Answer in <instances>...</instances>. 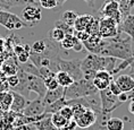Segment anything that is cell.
I'll use <instances>...</instances> for the list:
<instances>
[{
  "label": "cell",
  "mask_w": 134,
  "mask_h": 130,
  "mask_svg": "<svg viewBox=\"0 0 134 130\" xmlns=\"http://www.w3.org/2000/svg\"><path fill=\"white\" fill-rule=\"evenodd\" d=\"M117 59L111 57H103L99 54L88 53L83 60H81V70L83 78L86 81H93L97 71L107 70L113 75L117 66Z\"/></svg>",
  "instance_id": "cell-1"
},
{
  "label": "cell",
  "mask_w": 134,
  "mask_h": 130,
  "mask_svg": "<svg viewBox=\"0 0 134 130\" xmlns=\"http://www.w3.org/2000/svg\"><path fill=\"white\" fill-rule=\"evenodd\" d=\"M122 33L113 39H106V45L100 55L111 57L119 60H127L134 54L133 41L130 36L122 38Z\"/></svg>",
  "instance_id": "cell-2"
},
{
  "label": "cell",
  "mask_w": 134,
  "mask_h": 130,
  "mask_svg": "<svg viewBox=\"0 0 134 130\" xmlns=\"http://www.w3.org/2000/svg\"><path fill=\"white\" fill-rule=\"evenodd\" d=\"M97 93H99V91L93 85L92 81H86L82 78L80 81H75L71 86L64 88V97L68 101V100L85 97V96L93 95Z\"/></svg>",
  "instance_id": "cell-3"
},
{
  "label": "cell",
  "mask_w": 134,
  "mask_h": 130,
  "mask_svg": "<svg viewBox=\"0 0 134 130\" xmlns=\"http://www.w3.org/2000/svg\"><path fill=\"white\" fill-rule=\"evenodd\" d=\"M59 70L66 71L74 78V81H80L83 78L81 70V60L73 59V60H64L60 57H56L53 62V71L57 72Z\"/></svg>",
  "instance_id": "cell-4"
},
{
  "label": "cell",
  "mask_w": 134,
  "mask_h": 130,
  "mask_svg": "<svg viewBox=\"0 0 134 130\" xmlns=\"http://www.w3.org/2000/svg\"><path fill=\"white\" fill-rule=\"evenodd\" d=\"M119 25L110 17L99 18V35L102 39H113L119 34Z\"/></svg>",
  "instance_id": "cell-5"
},
{
  "label": "cell",
  "mask_w": 134,
  "mask_h": 130,
  "mask_svg": "<svg viewBox=\"0 0 134 130\" xmlns=\"http://www.w3.org/2000/svg\"><path fill=\"white\" fill-rule=\"evenodd\" d=\"M99 14L100 17H110L115 19L118 25H120V23L124 19L122 13L119 10L118 2L116 0H105V2L99 9Z\"/></svg>",
  "instance_id": "cell-6"
},
{
  "label": "cell",
  "mask_w": 134,
  "mask_h": 130,
  "mask_svg": "<svg viewBox=\"0 0 134 130\" xmlns=\"http://www.w3.org/2000/svg\"><path fill=\"white\" fill-rule=\"evenodd\" d=\"M0 25H2L7 29H10V31L21 29L27 26V24L21 17L7 10H0Z\"/></svg>",
  "instance_id": "cell-7"
},
{
  "label": "cell",
  "mask_w": 134,
  "mask_h": 130,
  "mask_svg": "<svg viewBox=\"0 0 134 130\" xmlns=\"http://www.w3.org/2000/svg\"><path fill=\"white\" fill-rule=\"evenodd\" d=\"M99 96H100V101H101L102 111L111 113L114 110H116L123 104L118 100V97L110 92V89L108 87L106 89H102V91H99Z\"/></svg>",
  "instance_id": "cell-8"
},
{
  "label": "cell",
  "mask_w": 134,
  "mask_h": 130,
  "mask_svg": "<svg viewBox=\"0 0 134 130\" xmlns=\"http://www.w3.org/2000/svg\"><path fill=\"white\" fill-rule=\"evenodd\" d=\"M21 17L27 24V26H33L42 18L41 7L36 5H26L21 13Z\"/></svg>",
  "instance_id": "cell-9"
},
{
  "label": "cell",
  "mask_w": 134,
  "mask_h": 130,
  "mask_svg": "<svg viewBox=\"0 0 134 130\" xmlns=\"http://www.w3.org/2000/svg\"><path fill=\"white\" fill-rule=\"evenodd\" d=\"M27 88L30 92H34L40 98H43V96L47 92L44 83H43V78L31 74H27Z\"/></svg>",
  "instance_id": "cell-10"
},
{
  "label": "cell",
  "mask_w": 134,
  "mask_h": 130,
  "mask_svg": "<svg viewBox=\"0 0 134 130\" xmlns=\"http://www.w3.org/2000/svg\"><path fill=\"white\" fill-rule=\"evenodd\" d=\"M44 109H46V105L43 104V101L42 98H35L33 101H30L27 102L25 109L23 110L22 112V115L24 116H38V115H41L44 113Z\"/></svg>",
  "instance_id": "cell-11"
},
{
  "label": "cell",
  "mask_w": 134,
  "mask_h": 130,
  "mask_svg": "<svg viewBox=\"0 0 134 130\" xmlns=\"http://www.w3.org/2000/svg\"><path fill=\"white\" fill-rule=\"evenodd\" d=\"M97 119V112L92 109H86L85 112L80 116L79 119H76L75 121L77 123V127L79 128H82V129H86L89 127H91L93 123H94Z\"/></svg>",
  "instance_id": "cell-12"
},
{
  "label": "cell",
  "mask_w": 134,
  "mask_h": 130,
  "mask_svg": "<svg viewBox=\"0 0 134 130\" xmlns=\"http://www.w3.org/2000/svg\"><path fill=\"white\" fill-rule=\"evenodd\" d=\"M111 116V113L110 112H106V111H100L97 113V119L94 123L86 128V130H108L107 129V121L108 119Z\"/></svg>",
  "instance_id": "cell-13"
},
{
  "label": "cell",
  "mask_w": 134,
  "mask_h": 130,
  "mask_svg": "<svg viewBox=\"0 0 134 130\" xmlns=\"http://www.w3.org/2000/svg\"><path fill=\"white\" fill-rule=\"evenodd\" d=\"M115 82L118 85V87L122 89V92L124 93H130L134 89V79L130 75L122 74V75L117 76L115 78Z\"/></svg>",
  "instance_id": "cell-14"
},
{
  "label": "cell",
  "mask_w": 134,
  "mask_h": 130,
  "mask_svg": "<svg viewBox=\"0 0 134 130\" xmlns=\"http://www.w3.org/2000/svg\"><path fill=\"white\" fill-rule=\"evenodd\" d=\"M12 92H13V102L10 105V111L14 113H17V114H22L23 110L25 109L26 104H27L26 97H24L19 93H16L14 91Z\"/></svg>",
  "instance_id": "cell-15"
},
{
  "label": "cell",
  "mask_w": 134,
  "mask_h": 130,
  "mask_svg": "<svg viewBox=\"0 0 134 130\" xmlns=\"http://www.w3.org/2000/svg\"><path fill=\"white\" fill-rule=\"evenodd\" d=\"M119 32L127 34V36H130L134 42V15L130 14L123 19L119 25Z\"/></svg>",
  "instance_id": "cell-16"
},
{
  "label": "cell",
  "mask_w": 134,
  "mask_h": 130,
  "mask_svg": "<svg viewBox=\"0 0 134 130\" xmlns=\"http://www.w3.org/2000/svg\"><path fill=\"white\" fill-rule=\"evenodd\" d=\"M64 96V88L63 87H59L56 88V89H47L44 96H43L42 101H43V104L46 106L51 104L57 100H59L60 97H63Z\"/></svg>",
  "instance_id": "cell-17"
},
{
  "label": "cell",
  "mask_w": 134,
  "mask_h": 130,
  "mask_svg": "<svg viewBox=\"0 0 134 130\" xmlns=\"http://www.w3.org/2000/svg\"><path fill=\"white\" fill-rule=\"evenodd\" d=\"M94 17L89 14H84V15H79L76 18V22L74 24V29L75 31H86L88 27L93 23Z\"/></svg>",
  "instance_id": "cell-18"
},
{
  "label": "cell",
  "mask_w": 134,
  "mask_h": 130,
  "mask_svg": "<svg viewBox=\"0 0 134 130\" xmlns=\"http://www.w3.org/2000/svg\"><path fill=\"white\" fill-rule=\"evenodd\" d=\"M34 128L36 130H59L58 128H56L55 125L51 121V114L50 113H47L46 116H43L41 120L36 121L33 123Z\"/></svg>",
  "instance_id": "cell-19"
},
{
  "label": "cell",
  "mask_w": 134,
  "mask_h": 130,
  "mask_svg": "<svg viewBox=\"0 0 134 130\" xmlns=\"http://www.w3.org/2000/svg\"><path fill=\"white\" fill-rule=\"evenodd\" d=\"M56 79H57V82H58L59 86L63 88L68 87V86H71L73 83L75 82L74 78H73L68 72L63 71V70H59L56 72Z\"/></svg>",
  "instance_id": "cell-20"
},
{
  "label": "cell",
  "mask_w": 134,
  "mask_h": 130,
  "mask_svg": "<svg viewBox=\"0 0 134 130\" xmlns=\"http://www.w3.org/2000/svg\"><path fill=\"white\" fill-rule=\"evenodd\" d=\"M13 102V92L5 91L0 93V110L5 112L10 111V105Z\"/></svg>",
  "instance_id": "cell-21"
},
{
  "label": "cell",
  "mask_w": 134,
  "mask_h": 130,
  "mask_svg": "<svg viewBox=\"0 0 134 130\" xmlns=\"http://www.w3.org/2000/svg\"><path fill=\"white\" fill-rule=\"evenodd\" d=\"M66 105H67V100L63 96V97H60L59 100H57V101L51 103V104L47 105L46 109H44V112L46 113H50V114H53V113L59 112L60 110H62L64 106H66Z\"/></svg>",
  "instance_id": "cell-22"
},
{
  "label": "cell",
  "mask_w": 134,
  "mask_h": 130,
  "mask_svg": "<svg viewBox=\"0 0 134 130\" xmlns=\"http://www.w3.org/2000/svg\"><path fill=\"white\" fill-rule=\"evenodd\" d=\"M79 14L74 10H66L63 13L62 15V18H60V21H63L65 24H67L68 26H72V27H74V24L76 22V18H77Z\"/></svg>",
  "instance_id": "cell-23"
},
{
  "label": "cell",
  "mask_w": 134,
  "mask_h": 130,
  "mask_svg": "<svg viewBox=\"0 0 134 130\" xmlns=\"http://www.w3.org/2000/svg\"><path fill=\"white\" fill-rule=\"evenodd\" d=\"M107 129L108 130H123L124 120L117 116H110L107 121Z\"/></svg>",
  "instance_id": "cell-24"
},
{
  "label": "cell",
  "mask_w": 134,
  "mask_h": 130,
  "mask_svg": "<svg viewBox=\"0 0 134 130\" xmlns=\"http://www.w3.org/2000/svg\"><path fill=\"white\" fill-rule=\"evenodd\" d=\"M77 40L79 39L76 38L74 34H66L64 40L60 42V46H62L64 50H66V51L73 50V46H74V44L77 42Z\"/></svg>",
  "instance_id": "cell-25"
},
{
  "label": "cell",
  "mask_w": 134,
  "mask_h": 130,
  "mask_svg": "<svg viewBox=\"0 0 134 130\" xmlns=\"http://www.w3.org/2000/svg\"><path fill=\"white\" fill-rule=\"evenodd\" d=\"M65 35H66V33L64 32L62 28L57 27V26H53V28L50 29L48 38L50 40H52V41L57 42V43H60L64 40V38H65Z\"/></svg>",
  "instance_id": "cell-26"
},
{
  "label": "cell",
  "mask_w": 134,
  "mask_h": 130,
  "mask_svg": "<svg viewBox=\"0 0 134 130\" xmlns=\"http://www.w3.org/2000/svg\"><path fill=\"white\" fill-rule=\"evenodd\" d=\"M18 71V66L17 63H9V62H6L4 63L2 66V72L9 77V76H13V75H16Z\"/></svg>",
  "instance_id": "cell-27"
},
{
  "label": "cell",
  "mask_w": 134,
  "mask_h": 130,
  "mask_svg": "<svg viewBox=\"0 0 134 130\" xmlns=\"http://www.w3.org/2000/svg\"><path fill=\"white\" fill-rule=\"evenodd\" d=\"M51 121H52L53 125H55L56 128L60 129L62 127H64L66 125L67 120L64 118V116L60 114L59 112H57V113H53V114H51Z\"/></svg>",
  "instance_id": "cell-28"
},
{
  "label": "cell",
  "mask_w": 134,
  "mask_h": 130,
  "mask_svg": "<svg viewBox=\"0 0 134 130\" xmlns=\"http://www.w3.org/2000/svg\"><path fill=\"white\" fill-rule=\"evenodd\" d=\"M71 108H72V111H73V119H74V120L79 119L80 116H81L83 113L85 112V110L88 109V108H85L84 105L79 104V103H75V104L71 105Z\"/></svg>",
  "instance_id": "cell-29"
},
{
  "label": "cell",
  "mask_w": 134,
  "mask_h": 130,
  "mask_svg": "<svg viewBox=\"0 0 134 130\" xmlns=\"http://www.w3.org/2000/svg\"><path fill=\"white\" fill-rule=\"evenodd\" d=\"M39 5L44 9H57L59 6L57 0H39Z\"/></svg>",
  "instance_id": "cell-30"
},
{
  "label": "cell",
  "mask_w": 134,
  "mask_h": 130,
  "mask_svg": "<svg viewBox=\"0 0 134 130\" xmlns=\"http://www.w3.org/2000/svg\"><path fill=\"white\" fill-rule=\"evenodd\" d=\"M21 4H22V0H0V5H1V7L5 8L6 10H7V9L15 8L16 6H18Z\"/></svg>",
  "instance_id": "cell-31"
},
{
  "label": "cell",
  "mask_w": 134,
  "mask_h": 130,
  "mask_svg": "<svg viewBox=\"0 0 134 130\" xmlns=\"http://www.w3.org/2000/svg\"><path fill=\"white\" fill-rule=\"evenodd\" d=\"M43 83H44V86L47 89H56L59 87V84L56 79V76L55 77H48V78H44L43 79Z\"/></svg>",
  "instance_id": "cell-32"
},
{
  "label": "cell",
  "mask_w": 134,
  "mask_h": 130,
  "mask_svg": "<svg viewBox=\"0 0 134 130\" xmlns=\"http://www.w3.org/2000/svg\"><path fill=\"white\" fill-rule=\"evenodd\" d=\"M55 26H57V27L62 28L64 32L66 33V34H74V27H72V26H68L67 24H65L63 21H57L55 22Z\"/></svg>",
  "instance_id": "cell-33"
},
{
  "label": "cell",
  "mask_w": 134,
  "mask_h": 130,
  "mask_svg": "<svg viewBox=\"0 0 134 130\" xmlns=\"http://www.w3.org/2000/svg\"><path fill=\"white\" fill-rule=\"evenodd\" d=\"M59 113L67 120V121H69V120L73 119V111H72V108H71V106H68V105L64 106V108L59 111Z\"/></svg>",
  "instance_id": "cell-34"
},
{
  "label": "cell",
  "mask_w": 134,
  "mask_h": 130,
  "mask_svg": "<svg viewBox=\"0 0 134 130\" xmlns=\"http://www.w3.org/2000/svg\"><path fill=\"white\" fill-rule=\"evenodd\" d=\"M108 88L110 89V92H111L114 95H116V96H118L120 93H123V92H122V89H120V88L118 87V85L116 84L115 78H114L113 81L110 82V84H109V86H108Z\"/></svg>",
  "instance_id": "cell-35"
},
{
  "label": "cell",
  "mask_w": 134,
  "mask_h": 130,
  "mask_svg": "<svg viewBox=\"0 0 134 130\" xmlns=\"http://www.w3.org/2000/svg\"><path fill=\"white\" fill-rule=\"evenodd\" d=\"M18 83H19V78H18L17 74L13 75V76H9V77L7 78V84H8L9 87H12V89L15 88L16 86L18 85Z\"/></svg>",
  "instance_id": "cell-36"
},
{
  "label": "cell",
  "mask_w": 134,
  "mask_h": 130,
  "mask_svg": "<svg viewBox=\"0 0 134 130\" xmlns=\"http://www.w3.org/2000/svg\"><path fill=\"white\" fill-rule=\"evenodd\" d=\"M74 35L81 42H85L90 38V34L86 31H74Z\"/></svg>",
  "instance_id": "cell-37"
},
{
  "label": "cell",
  "mask_w": 134,
  "mask_h": 130,
  "mask_svg": "<svg viewBox=\"0 0 134 130\" xmlns=\"http://www.w3.org/2000/svg\"><path fill=\"white\" fill-rule=\"evenodd\" d=\"M76 128H77V123H76L74 119H72V120H69V121H67L66 125L62 127L59 130H75Z\"/></svg>",
  "instance_id": "cell-38"
},
{
  "label": "cell",
  "mask_w": 134,
  "mask_h": 130,
  "mask_svg": "<svg viewBox=\"0 0 134 130\" xmlns=\"http://www.w3.org/2000/svg\"><path fill=\"white\" fill-rule=\"evenodd\" d=\"M127 69H129V71H130V76L131 77H133L134 79V54L130 58V65H129V67H127Z\"/></svg>",
  "instance_id": "cell-39"
},
{
  "label": "cell",
  "mask_w": 134,
  "mask_h": 130,
  "mask_svg": "<svg viewBox=\"0 0 134 130\" xmlns=\"http://www.w3.org/2000/svg\"><path fill=\"white\" fill-rule=\"evenodd\" d=\"M117 97H118V100L122 103H124V102H126V101H129V95H127V93H120V94L117 96Z\"/></svg>",
  "instance_id": "cell-40"
},
{
  "label": "cell",
  "mask_w": 134,
  "mask_h": 130,
  "mask_svg": "<svg viewBox=\"0 0 134 130\" xmlns=\"http://www.w3.org/2000/svg\"><path fill=\"white\" fill-rule=\"evenodd\" d=\"M22 4H26V5H39V0H22Z\"/></svg>",
  "instance_id": "cell-41"
},
{
  "label": "cell",
  "mask_w": 134,
  "mask_h": 130,
  "mask_svg": "<svg viewBox=\"0 0 134 130\" xmlns=\"http://www.w3.org/2000/svg\"><path fill=\"white\" fill-rule=\"evenodd\" d=\"M7 87H8L7 82H2V81H0V93L7 91Z\"/></svg>",
  "instance_id": "cell-42"
},
{
  "label": "cell",
  "mask_w": 134,
  "mask_h": 130,
  "mask_svg": "<svg viewBox=\"0 0 134 130\" xmlns=\"http://www.w3.org/2000/svg\"><path fill=\"white\" fill-rule=\"evenodd\" d=\"M84 1H85L86 4H88L92 9H94V10H96V0H84Z\"/></svg>",
  "instance_id": "cell-43"
},
{
  "label": "cell",
  "mask_w": 134,
  "mask_h": 130,
  "mask_svg": "<svg viewBox=\"0 0 134 130\" xmlns=\"http://www.w3.org/2000/svg\"><path fill=\"white\" fill-rule=\"evenodd\" d=\"M129 110L131 113L134 114V100H130V103H129Z\"/></svg>",
  "instance_id": "cell-44"
},
{
  "label": "cell",
  "mask_w": 134,
  "mask_h": 130,
  "mask_svg": "<svg viewBox=\"0 0 134 130\" xmlns=\"http://www.w3.org/2000/svg\"><path fill=\"white\" fill-rule=\"evenodd\" d=\"M57 1H58V5H59V6H62L63 4H65L67 0H57Z\"/></svg>",
  "instance_id": "cell-45"
},
{
  "label": "cell",
  "mask_w": 134,
  "mask_h": 130,
  "mask_svg": "<svg viewBox=\"0 0 134 130\" xmlns=\"http://www.w3.org/2000/svg\"><path fill=\"white\" fill-rule=\"evenodd\" d=\"M0 10H2V7H1V5H0Z\"/></svg>",
  "instance_id": "cell-46"
},
{
  "label": "cell",
  "mask_w": 134,
  "mask_h": 130,
  "mask_svg": "<svg viewBox=\"0 0 134 130\" xmlns=\"http://www.w3.org/2000/svg\"><path fill=\"white\" fill-rule=\"evenodd\" d=\"M132 130H134V126H133V127H132Z\"/></svg>",
  "instance_id": "cell-47"
},
{
  "label": "cell",
  "mask_w": 134,
  "mask_h": 130,
  "mask_svg": "<svg viewBox=\"0 0 134 130\" xmlns=\"http://www.w3.org/2000/svg\"><path fill=\"white\" fill-rule=\"evenodd\" d=\"M35 130H36V129H35Z\"/></svg>",
  "instance_id": "cell-48"
}]
</instances>
